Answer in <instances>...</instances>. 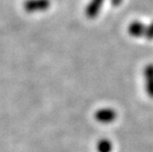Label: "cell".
Returning a JSON list of instances; mask_svg holds the SVG:
<instances>
[{"label":"cell","instance_id":"obj_1","mask_svg":"<svg viewBox=\"0 0 153 152\" xmlns=\"http://www.w3.org/2000/svg\"><path fill=\"white\" fill-rule=\"evenodd\" d=\"M128 33L133 38L153 40V21L146 25L140 20H134L128 26Z\"/></svg>","mask_w":153,"mask_h":152},{"label":"cell","instance_id":"obj_2","mask_svg":"<svg viewBox=\"0 0 153 152\" xmlns=\"http://www.w3.org/2000/svg\"><path fill=\"white\" fill-rule=\"evenodd\" d=\"M51 7L50 0H26L23 4L24 10L27 13L47 11Z\"/></svg>","mask_w":153,"mask_h":152},{"label":"cell","instance_id":"obj_3","mask_svg":"<svg viewBox=\"0 0 153 152\" xmlns=\"http://www.w3.org/2000/svg\"><path fill=\"white\" fill-rule=\"evenodd\" d=\"M117 117V113L115 109L110 107H104L98 109L94 114V118L97 122L101 124L113 123Z\"/></svg>","mask_w":153,"mask_h":152},{"label":"cell","instance_id":"obj_4","mask_svg":"<svg viewBox=\"0 0 153 152\" xmlns=\"http://www.w3.org/2000/svg\"><path fill=\"white\" fill-rule=\"evenodd\" d=\"M145 91L149 98L153 99V63H148L143 69Z\"/></svg>","mask_w":153,"mask_h":152},{"label":"cell","instance_id":"obj_5","mask_svg":"<svg viewBox=\"0 0 153 152\" xmlns=\"http://www.w3.org/2000/svg\"><path fill=\"white\" fill-rule=\"evenodd\" d=\"M104 2L105 0H90V2L85 7V16L90 19H95L98 16Z\"/></svg>","mask_w":153,"mask_h":152},{"label":"cell","instance_id":"obj_6","mask_svg":"<svg viewBox=\"0 0 153 152\" xmlns=\"http://www.w3.org/2000/svg\"><path fill=\"white\" fill-rule=\"evenodd\" d=\"M97 152H112L113 144L108 139H101L96 143Z\"/></svg>","mask_w":153,"mask_h":152},{"label":"cell","instance_id":"obj_7","mask_svg":"<svg viewBox=\"0 0 153 152\" xmlns=\"http://www.w3.org/2000/svg\"><path fill=\"white\" fill-rule=\"evenodd\" d=\"M122 2H123V0H111V4H112L114 7L119 6Z\"/></svg>","mask_w":153,"mask_h":152}]
</instances>
